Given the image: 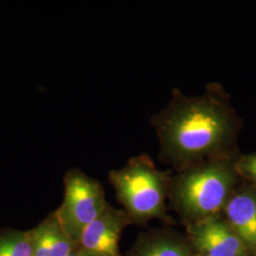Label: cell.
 Instances as JSON below:
<instances>
[{"label":"cell","instance_id":"6da1fadb","mask_svg":"<svg viewBox=\"0 0 256 256\" xmlns=\"http://www.w3.org/2000/svg\"><path fill=\"white\" fill-rule=\"evenodd\" d=\"M160 133L168 155L187 164L214 155L230 134V122L212 96L178 102L162 118Z\"/></svg>","mask_w":256,"mask_h":256},{"label":"cell","instance_id":"7a4b0ae2","mask_svg":"<svg viewBox=\"0 0 256 256\" xmlns=\"http://www.w3.org/2000/svg\"><path fill=\"white\" fill-rule=\"evenodd\" d=\"M234 184V176L229 165L221 160H210L176 180V208L188 224L220 216L232 194Z\"/></svg>","mask_w":256,"mask_h":256},{"label":"cell","instance_id":"3957f363","mask_svg":"<svg viewBox=\"0 0 256 256\" xmlns=\"http://www.w3.org/2000/svg\"><path fill=\"white\" fill-rule=\"evenodd\" d=\"M110 182L132 221L164 216L167 178L146 156L132 158L122 168L111 171Z\"/></svg>","mask_w":256,"mask_h":256},{"label":"cell","instance_id":"277c9868","mask_svg":"<svg viewBox=\"0 0 256 256\" xmlns=\"http://www.w3.org/2000/svg\"><path fill=\"white\" fill-rule=\"evenodd\" d=\"M108 204L101 183L79 169H72L64 174V198L55 212L64 232L77 244L82 232Z\"/></svg>","mask_w":256,"mask_h":256},{"label":"cell","instance_id":"5b68a950","mask_svg":"<svg viewBox=\"0 0 256 256\" xmlns=\"http://www.w3.org/2000/svg\"><path fill=\"white\" fill-rule=\"evenodd\" d=\"M131 222L126 210L116 209L108 203L82 232L75 250L80 256H122L120 252V239Z\"/></svg>","mask_w":256,"mask_h":256},{"label":"cell","instance_id":"8992f818","mask_svg":"<svg viewBox=\"0 0 256 256\" xmlns=\"http://www.w3.org/2000/svg\"><path fill=\"white\" fill-rule=\"evenodd\" d=\"M187 236L194 254L206 256H250L238 234L220 216L188 224Z\"/></svg>","mask_w":256,"mask_h":256},{"label":"cell","instance_id":"52a82bcc","mask_svg":"<svg viewBox=\"0 0 256 256\" xmlns=\"http://www.w3.org/2000/svg\"><path fill=\"white\" fill-rule=\"evenodd\" d=\"M223 212L248 254L256 256V191L248 189L232 194Z\"/></svg>","mask_w":256,"mask_h":256},{"label":"cell","instance_id":"ba28073f","mask_svg":"<svg viewBox=\"0 0 256 256\" xmlns=\"http://www.w3.org/2000/svg\"><path fill=\"white\" fill-rule=\"evenodd\" d=\"M28 232L32 256H68L76 250V243L64 232L55 210Z\"/></svg>","mask_w":256,"mask_h":256},{"label":"cell","instance_id":"9c48e42d","mask_svg":"<svg viewBox=\"0 0 256 256\" xmlns=\"http://www.w3.org/2000/svg\"><path fill=\"white\" fill-rule=\"evenodd\" d=\"M188 239L171 234L156 232L140 239L126 256H194Z\"/></svg>","mask_w":256,"mask_h":256},{"label":"cell","instance_id":"30bf717a","mask_svg":"<svg viewBox=\"0 0 256 256\" xmlns=\"http://www.w3.org/2000/svg\"><path fill=\"white\" fill-rule=\"evenodd\" d=\"M0 256H32L28 230L1 227Z\"/></svg>","mask_w":256,"mask_h":256},{"label":"cell","instance_id":"8fae6325","mask_svg":"<svg viewBox=\"0 0 256 256\" xmlns=\"http://www.w3.org/2000/svg\"><path fill=\"white\" fill-rule=\"evenodd\" d=\"M238 169L240 172L256 182V155L243 158L238 164Z\"/></svg>","mask_w":256,"mask_h":256},{"label":"cell","instance_id":"7c38bea8","mask_svg":"<svg viewBox=\"0 0 256 256\" xmlns=\"http://www.w3.org/2000/svg\"><path fill=\"white\" fill-rule=\"evenodd\" d=\"M80 256L78 254H77V252L76 250H74V252H72L70 256Z\"/></svg>","mask_w":256,"mask_h":256},{"label":"cell","instance_id":"4fadbf2b","mask_svg":"<svg viewBox=\"0 0 256 256\" xmlns=\"http://www.w3.org/2000/svg\"><path fill=\"white\" fill-rule=\"evenodd\" d=\"M194 256H202V254H196Z\"/></svg>","mask_w":256,"mask_h":256}]
</instances>
